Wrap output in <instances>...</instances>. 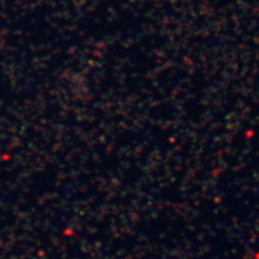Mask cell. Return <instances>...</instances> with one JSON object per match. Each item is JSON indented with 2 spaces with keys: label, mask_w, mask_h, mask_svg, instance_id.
<instances>
[{
  "label": "cell",
  "mask_w": 259,
  "mask_h": 259,
  "mask_svg": "<svg viewBox=\"0 0 259 259\" xmlns=\"http://www.w3.org/2000/svg\"><path fill=\"white\" fill-rule=\"evenodd\" d=\"M0 259H2V258H0Z\"/></svg>",
  "instance_id": "cell-1"
}]
</instances>
